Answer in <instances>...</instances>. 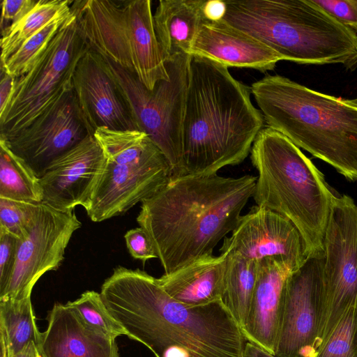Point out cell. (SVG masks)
<instances>
[{"instance_id":"24","label":"cell","mask_w":357,"mask_h":357,"mask_svg":"<svg viewBox=\"0 0 357 357\" xmlns=\"http://www.w3.org/2000/svg\"><path fill=\"white\" fill-rule=\"evenodd\" d=\"M0 336L6 342L10 356L31 342L38 346L41 332L36 326L31 296L0 300Z\"/></svg>"},{"instance_id":"3","label":"cell","mask_w":357,"mask_h":357,"mask_svg":"<svg viewBox=\"0 0 357 357\" xmlns=\"http://www.w3.org/2000/svg\"><path fill=\"white\" fill-rule=\"evenodd\" d=\"M250 89L228 67L191 55L182 125L181 176H211L241 163L264 126Z\"/></svg>"},{"instance_id":"25","label":"cell","mask_w":357,"mask_h":357,"mask_svg":"<svg viewBox=\"0 0 357 357\" xmlns=\"http://www.w3.org/2000/svg\"><path fill=\"white\" fill-rule=\"evenodd\" d=\"M0 198L33 204L43 202L39 177L0 139Z\"/></svg>"},{"instance_id":"28","label":"cell","mask_w":357,"mask_h":357,"mask_svg":"<svg viewBox=\"0 0 357 357\" xmlns=\"http://www.w3.org/2000/svg\"><path fill=\"white\" fill-rule=\"evenodd\" d=\"M315 357H357V301L323 340Z\"/></svg>"},{"instance_id":"23","label":"cell","mask_w":357,"mask_h":357,"mask_svg":"<svg viewBox=\"0 0 357 357\" xmlns=\"http://www.w3.org/2000/svg\"><path fill=\"white\" fill-rule=\"evenodd\" d=\"M225 257V291L222 301L242 328L250 310L259 261L238 256Z\"/></svg>"},{"instance_id":"33","label":"cell","mask_w":357,"mask_h":357,"mask_svg":"<svg viewBox=\"0 0 357 357\" xmlns=\"http://www.w3.org/2000/svg\"><path fill=\"white\" fill-rule=\"evenodd\" d=\"M126 244L130 255L142 261L158 258L152 242L146 232L140 227L128 230L125 236Z\"/></svg>"},{"instance_id":"34","label":"cell","mask_w":357,"mask_h":357,"mask_svg":"<svg viewBox=\"0 0 357 357\" xmlns=\"http://www.w3.org/2000/svg\"><path fill=\"white\" fill-rule=\"evenodd\" d=\"M36 0H3L1 2V30H3L26 15L36 4Z\"/></svg>"},{"instance_id":"7","label":"cell","mask_w":357,"mask_h":357,"mask_svg":"<svg viewBox=\"0 0 357 357\" xmlns=\"http://www.w3.org/2000/svg\"><path fill=\"white\" fill-rule=\"evenodd\" d=\"M87 46L135 75L149 90L169 79L150 0L73 1Z\"/></svg>"},{"instance_id":"21","label":"cell","mask_w":357,"mask_h":357,"mask_svg":"<svg viewBox=\"0 0 357 357\" xmlns=\"http://www.w3.org/2000/svg\"><path fill=\"white\" fill-rule=\"evenodd\" d=\"M226 257L207 255L197 259L158 281L174 300L199 306L222 300L225 291Z\"/></svg>"},{"instance_id":"11","label":"cell","mask_w":357,"mask_h":357,"mask_svg":"<svg viewBox=\"0 0 357 357\" xmlns=\"http://www.w3.org/2000/svg\"><path fill=\"white\" fill-rule=\"evenodd\" d=\"M324 252L309 255L288 277L275 357H315L324 314Z\"/></svg>"},{"instance_id":"12","label":"cell","mask_w":357,"mask_h":357,"mask_svg":"<svg viewBox=\"0 0 357 357\" xmlns=\"http://www.w3.org/2000/svg\"><path fill=\"white\" fill-rule=\"evenodd\" d=\"M81 226L74 211H60L40 204L26 233L19 239L15 267L0 300L30 297L38 280L59 268L73 234Z\"/></svg>"},{"instance_id":"2","label":"cell","mask_w":357,"mask_h":357,"mask_svg":"<svg viewBox=\"0 0 357 357\" xmlns=\"http://www.w3.org/2000/svg\"><path fill=\"white\" fill-rule=\"evenodd\" d=\"M257 176H171L141 203L136 220L149 236L165 273L212 255L236 227Z\"/></svg>"},{"instance_id":"1","label":"cell","mask_w":357,"mask_h":357,"mask_svg":"<svg viewBox=\"0 0 357 357\" xmlns=\"http://www.w3.org/2000/svg\"><path fill=\"white\" fill-rule=\"evenodd\" d=\"M101 298L127 336L156 357H242L248 340L222 300L189 306L158 278L121 266L101 286Z\"/></svg>"},{"instance_id":"22","label":"cell","mask_w":357,"mask_h":357,"mask_svg":"<svg viewBox=\"0 0 357 357\" xmlns=\"http://www.w3.org/2000/svg\"><path fill=\"white\" fill-rule=\"evenodd\" d=\"M203 0H160L153 14L155 31L165 60L190 54L197 34L206 21Z\"/></svg>"},{"instance_id":"8","label":"cell","mask_w":357,"mask_h":357,"mask_svg":"<svg viewBox=\"0 0 357 357\" xmlns=\"http://www.w3.org/2000/svg\"><path fill=\"white\" fill-rule=\"evenodd\" d=\"M71 11L31 68L15 78L9 99L0 112V139L16 136L73 91L74 74L87 45Z\"/></svg>"},{"instance_id":"31","label":"cell","mask_w":357,"mask_h":357,"mask_svg":"<svg viewBox=\"0 0 357 357\" xmlns=\"http://www.w3.org/2000/svg\"><path fill=\"white\" fill-rule=\"evenodd\" d=\"M19 238L0 230V295L6 289L16 261Z\"/></svg>"},{"instance_id":"15","label":"cell","mask_w":357,"mask_h":357,"mask_svg":"<svg viewBox=\"0 0 357 357\" xmlns=\"http://www.w3.org/2000/svg\"><path fill=\"white\" fill-rule=\"evenodd\" d=\"M88 135L72 91L16 136L0 139L40 178L53 160Z\"/></svg>"},{"instance_id":"36","label":"cell","mask_w":357,"mask_h":357,"mask_svg":"<svg viewBox=\"0 0 357 357\" xmlns=\"http://www.w3.org/2000/svg\"><path fill=\"white\" fill-rule=\"evenodd\" d=\"M0 82V112H1L6 105L11 94L15 78L1 70Z\"/></svg>"},{"instance_id":"14","label":"cell","mask_w":357,"mask_h":357,"mask_svg":"<svg viewBox=\"0 0 357 357\" xmlns=\"http://www.w3.org/2000/svg\"><path fill=\"white\" fill-rule=\"evenodd\" d=\"M220 255L261 261L274 257L298 269L307 255L295 225L283 215L258 206L240 217L229 237L223 239Z\"/></svg>"},{"instance_id":"30","label":"cell","mask_w":357,"mask_h":357,"mask_svg":"<svg viewBox=\"0 0 357 357\" xmlns=\"http://www.w3.org/2000/svg\"><path fill=\"white\" fill-rule=\"evenodd\" d=\"M40 204L0 198V230L22 238Z\"/></svg>"},{"instance_id":"9","label":"cell","mask_w":357,"mask_h":357,"mask_svg":"<svg viewBox=\"0 0 357 357\" xmlns=\"http://www.w3.org/2000/svg\"><path fill=\"white\" fill-rule=\"evenodd\" d=\"M190 56L179 54L165 59L169 79L158 82L152 90L135 75L102 56L139 130L162 152L174 177L181 176L182 125Z\"/></svg>"},{"instance_id":"26","label":"cell","mask_w":357,"mask_h":357,"mask_svg":"<svg viewBox=\"0 0 357 357\" xmlns=\"http://www.w3.org/2000/svg\"><path fill=\"white\" fill-rule=\"evenodd\" d=\"M73 1L38 0L22 19L1 31V63H4L31 36L50 22L70 12Z\"/></svg>"},{"instance_id":"18","label":"cell","mask_w":357,"mask_h":357,"mask_svg":"<svg viewBox=\"0 0 357 357\" xmlns=\"http://www.w3.org/2000/svg\"><path fill=\"white\" fill-rule=\"evenodd\" d=\"M200 56L227 67L246 68L262 73L282 61L280 55L252 36L223 20H206L200 26L190 55Z\"/></svg>"},{"instance_id":"16","label":"cell","mask_w":357,"mask_h":357,"mask_svg":"<svg viewBox=\"0 0 357 357\" xmlns=\"http://www.w3.org/2000/svg\"><path fill=\"white\" fill-rule=\"evenodd\" d=\"M105 153L93 135H88L59 155L40 177L43 204L60 211L84 209L105 169Z\"/></svg>"},{"instance_id":"4","label":"cell","mask_w":357,"mask_h":357,"mask_svg":"<svg viewBox=\"0 0 357 357\" xmlns=\"http://www.w3.org/2000/svg\"><path fill=\"white\" fill-rule=\"evenodd\" d=\"M250 89L269 128L357 180V98L325 94L279 75H267Z\"/></svg>"},{"instance_id":"13","label":"cell","mask_w":357,"mask_h":357,"mask_svg":"<svg viewBox=\"0 0 357 357\" xmlns=\"http://www.w3.org/2000/svg\"><path fill=\"white\" fill-rule=\"evenodd\" d=\"M171 176L170 165L157 146L132 162L116 164L107 161L85 208L87 215L91 221L99 222L123 214L153 196Z\"/></svg>"},{"instance_id":"37","label":"cell","mask_w":357,"mask_h":357,"mask_svg":"<svg viewBox=\"0 0 357 357\" xmlns=\"http://www.w3.org/2000/svg\"><path fill=\"white\" fill-rule=\"evenodd\" d=\"M242 357H275L274 355L262 349L261 347L250 342H247Z\"/></svg>"},{"instance_id":"19","label":"cell","mask_w":357,"mask_h":357,"mask_svg":"<svg viewBox=\"0 0 357 357\" xmlns=\"http://www.w3.org/2000/svg\"><path fill=\"white\" fill-rule=\"evenodd\" d=\"M293 272L274 257L259 261L257 282L245 325V339L273 355L279 331L286 281Z\"/></svg>"},{"instance_id":"5","label":"cell","mask_w":357,"mask_h":357,"mask_svg":"<svg viewBox=\"0 0 357 357\" xmlns=\"http://www.w3.org/2000/svg\"><path fill=\"white\" fill-rule=\"evenodd\" d=\"M250 159L258 173L252 196L256 205L289 219L300 232L307 256L324 252L336 196L323 174L290 139L269 127L257 136Z\"/></svg>"},{"instance_id":"17","label":"cell","mask_w":357,"mask_h":357,"mask_svg":"<svg viewBox=\"0 0 357 357\" xmlns=\"http://www.w3.org/2000/svg\"><path fill=\"white\" fill-rule=\"evenodd\" d=\"M73 91L90 135L100 128L139 130L103 58L88 46L77 66Z\"/></svg>"},{"instance_id":"20","label":"cell","mask_w":357,"mask_h":357,"mask_svg":"<svg viewBox=\"0 0 357 357\" xmlns=\"http://www.w3.org/2000/svg\"><path fill=\"white\" fill-rule=\"evenodd\" d=\"M38 346L41 357H120L116 339L86 325L68 303H55Z\"/></svg>"},{"instance_id":"32","label":"cell","mask_w":357,"mask_h":357,"mask_svg":"<svg viewBox=\"0 0 357 357\" xmlns=\"http://www.w3.org/2000/svg\"><path fill=\"white\" fill-rule=\"evenodd\" d=\"M344 26L357 34V0H312Z\"/></svg>"},{"instance_id":"29","label":"cell","mask_w":357,"mask_h":357,"mask_svg":"<svg viewBox=\"0 0 357 357\" xmlns=\"http://www.w3.org/2000/svg\"><path fill=\"white\" fill-rule=\"evenodd\" d=\"M67 303L91 328L114 339L121 335L127 336L124 328L109 312L100 293L86 291L76 300Z\"/></svg>"},{"instance_id":"35","label":"cell","mask_w":357,"mask_h":357,"mask_svg":"<svg viewBox=\"0 0 357 357\" xmlns=\"http://www.w3.org/2000/svg\"><path fill=\"white\" fill-rule=\"evenodd\" d=\"M226 12L225 1L211 0L205 1L204 5V15L206 20H221Z\"/></svg>"},{"instance_id":"38","label":"cell","mask_w":357,"mask_h":357,"mask_svg":"<svg viewBox=\"0 0 357 357\" xmlns=\"http://www.w3.org/2000/svg\"><path fill=\"white\" fill-rule=\"evenodd\" d=\"M10 357H41V355L37 345L31 342L21 351Z\"/></svg>"},{"instance_id":"40","label":"cell","mask_w":357,"mask_h":357,"mask_svg":"<svg viewBox=\"0 0 357 357\" xmlns=\"http://www.w3.org/2000/svg\"><path fill=\"white\" fill-rule=\"evenodd\" d=\"M346 67L350 70H354L357 67V56H355L351 62L346 66Z\"/></svg>"},{"instance_id":"6","label":"cell","mask_w":357,"mask_h":357,"mask_svg":"<svg viewBox=\"0 0 357 357\" xmlns=\"http://www.w3.org/2000/svg\"><path fill=\"white\" fill-rule=\"evenodd\" d=\"M222 20L261 41L282 60L342 63L357 56V34L312 0L225 1Z\"/></svg>"},{"instance_id":"10","label":"cell","mask_w":357,"mask_h":357,"mask_svg":"<svg viewBox=\"0 0 357 357\" xmlns=\"http://www.w3.org/2000/svg\"><path fill=\"white\" fill-rule=\"evenodd\" d=\"M324 250V314L320 345L357 301V206L347 195L336 196L333 201Z\"/></svg>"},{"instance_id":"27","label":"cell","mask_w":357,"mask_h":357,"mask_svg":"<svg viewBox=\"0 0 357 357\" xmlns=\"http://www.w3.org/2000/svg\"><path fill=\"white\" fill-rule=\"evenodd\" d=\"M60 15L28 38L4 63L1 70L14 78L25 74L35 64L71 15Z\"/></svg>"},{"instance_id":"39","label":"cell","mask_w":357,"mask_h":357,"mask_svg":"<svg viewBox=\"0 0 357 357\" xmlns=\"http://www.w3.org/2000/svg\"><path fill=\"white\" fill-rule=\"evenodd\" d=\"M1 357H10L8 349L4 339L0 336Z\"/></svg>"}]
</instances>
